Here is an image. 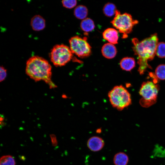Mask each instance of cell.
I'll use <instances>...</instances> for the list:
<instances>
[{"mask_svg":"<svg viewBox=\"0 0 165 165\" xmlns=\"http://www.w3.org/2000/svg\"><path fill=\"white\" fill-rule=\"evenodd\" d=\"M158 41L156 33L141 41L136 38L132 39V48L135 55L138 57V71L140 75L143 74L148 68H151L148 62L152 60L155 56Z\"/></svg>","mask_w":165,"mask_h":165,"instance_id":"obj_1","label":"cell"},{"mask_svg":"<svg viewBox=\"0 0 165 165\" xmlns=\"http://www.w3.org/2000/svg\"><path fill=\"white\" fill-rule=\"evenodd\" d=\"M26 74L36 82L43 80L51 88L56 86L51 80L52 67L48 61L38 56H33L27 61L25 69Z\"/></svg>","mask_w":165,"mask_h":165,"instance_id":"obj_2","label":"cell"},{"mask_svg":"<svg viewBox=\"0 0 165 165\" xmlns=\"http://www.w3.org/2000/svg\"><path fill=\"white\" fill-rule=\"evenodd\" d=\"M108 97L113 107L121 111L131 103L130 95L123 86L114 87L108 93Z\"/></svg>","mask_w":165,"mask_h":165,"instance_id":"obj_3","label":"cell"},{"mask_svg":"<svg viewBox=\"0 0 165 165\" xmlns=\"http://www.w3.org/2000/svg\"><path fill=\"white\" fill-rule=\"evenodd\" d=\"M138 21L133 19L130 14L127 13L121 14L117 10L115 17L111 21L113 26L119 32L123 34V37L126 38L127 35L132 30L134 26L138 23Z\"/></svg>","mask_w":165,"mask_h":165,"instance_id":"obj_4","label":"cell"},{"mask_svg":"<svg viewBox=\"0 0 165 165\" xmlns=\"http://www.w3.org/2000/svg\"><path fill=\"white\" fill-rule=\"evenodd\" d=\"M159 88L158 85L151 81L143 82L139 92L142 97L140 101L141 105L148 107L155 103Z\"/></svg>","mask_w":165,"mask_h":165,"instance_id":"obj_5","label":"cell"},{"mask_svg":"<svg viewBox=\"0 0 165 165\" xmlns=\"http://www.w3.org/2000/svg\"><path fill=\"white\" fill-rule=\"evenodd\" d=\"M73 53L69 47L64 44H58L51 49L50 57L51 61L56 66L65 65L72 59Z\"/></svg>","mask_w":165,"mask_h":165,"instance_id":"obj_6","label":"cell"},{"mask_svg":"<svg viewBox=\"0 0 165 165\" xmlns=\"http://www.w3.org/2000/svg\"><path fill=\"white\" fill-rule=\"evenodd\" d=\"M69 43L70 48L73 53L79 57L84 58L91 54V48L86 38L74 36L70 39Z\"/></svg>","mask_w":165,"mask_h":165,"instance_id":"obj_7","label":"cell"},{"mask_svg":"<svg viewBox=\"0 0 165 165\" xmlns=\"http://www.w3.org/2000/svg\"><path fill=\"white\" fill-rule=\"evenodd\" d=\"M105 141L101 138L94 136L88 140L87 145L88 148L92 151L98 152L101 150L105 145Z\"/></svg>","mask_w":165,"mask_h":165,"instance_id":"obj_8","label":"cell"},{"mask_svg":"<svg viewBox=\"0 0 165 165\" xmlns=\"http://www.w3.org/2000/svg\"><path fill=\"white\" fill-rule=\"evenodd\" d=\"M103 38L109 43L114 45L118 43L119 38L118 32L116 29L109 28L105 30L103 33Z\"/></svg>","mask_w":165,"mask_h":165,"instance_id":"obj_9","label":"cell"},{"mask_svg":"<svg viewBox=\"0 0 165 165\" xmlns=\"http://www.w3.org/2000/svg\"><path fill=\"white\" fill-rule=\"evenodd\" d=\"M101 51L103 56L108 59L114 58L117 52L116 46L114 44L110 43L104 44L102 47Z\"/></svg>","mask_w":165,"mask_h":165,"instance_id":"obj_10","label":"cell"},{"mask_svg":"<svg viewBox=\"0 0 165 165\" xmlns=\"http://www.w3.org/2000/svg\"><path fill=\"white\" fill-rule=\"evenodd\" d=\"M31 25L34 30L39 31L43 30L45 28L46 21L41 16L36 15L31 18Z\"/></svg>","mask_w":165,"mask_h":165,"instance_id":"obj_11","label":"cell"},{"mask_svg":"<svg viewBox=\"0 0 165 165\" xmlns=\"http://www.w3.org/2000/svg\"><path fill=\"white\" fill-rule=\"evenodd\" d=\"M119 64L123 70L130 71L135 67V61L133 57H125L121 60Z\"/></svg>","mask_w":165,"mask_h":165,"instance_id":"obj_12","label":"cell"},{"mask_svg":"<svg viewBox=\"0 0 165 165\" xmlns=\"http://www.w3.org/2000/svg\"><path fill=\"white\" fill-rule=\"evenodd\" d=\"M128 161V156L123 152H120L116 153L113 159L115 165H127Z\"/></svg>","mask_w":165,"mask_h":165,"instance_id":"obj_13","label":"cell"},{"mask_svg":"<svg viewBox=\"0 0 165 165\" xmlns=\"http://www.w3.org/2000/svg\"><path fill=\"white\" fill-rule=\"evenodd\" d=\"M74 13L76 17L79 19L83 20L86 18L88 15V9L84 6L79 5L74 9Z\"/></svg>","mask_w":165,"mask_h":165,"instance_id":"obj_14","label":"cell"},{"mask_svg":"<svg viewBox=\"0 0 165 165\" xmlns=\"http://www.w3.org/2000/svg\"><path fill=\"white\" fill-rule=\"evenodd\" d=\"M95 27L94 21L91 19L87 18L82 20L80 24L81 29L86 32L92 31Z\"/></svg>","mask_w":165,"mask_h":165,"instance_id":"obj_15","label":"cell"},{"mask_svg":"<svg viewBox=\"0 0 165 165\" xmlns=\"http://www.w3.org/2000/svg\"><path fill=\"white\" fill-rule=\"evenodd\" d=\"M115 5L111 3H108L104 6L103 12L107 16L111 17L115 15L117 11Z\"/></svg>","mask_w":165,"mask_h":165,"instance_id":"obj_16","label":"cell"},{"mask_svg":"<svg viewBox=\"0 0 165 165\" xmlns=\"http://www.w3.org/2000/svg\"><path fill=\"white\" fill-rule=\"evenodd\" d=\"M156 54L161 58L165 57V43L163 42L158 43L156 50Z\"/></svg>","mask_w":165,"mask_h":165,"instance_id":"obj_17","label":"cell"},{"mask_svg":"<svg viewBox=\"0 0 165 165\" xmlns=\"http://www.w3.org/2000/svg\"><path fill=\"white\" fill-rule=\"evenodd\" d=\"M16 163L13 158L10 155L2 156L0 160V165H15Z\"/></svg>","mask_w":165,"mask_h":165,"instance_id":"obj_18","label":"cell"},{"mask_svg":"<svg viewBox=\"0 0 165 165\" xmlns=\"http://www.w3.org/2000/svg\"><path fill=\"white\" fill-rule=\"evenodd\" d=\"M155 75L160 80H165V64L158 66L155 70Z\"/></svg>","mask_w":165,"mask_h":165,"instance_id":"obj_19","label":"cell"},{"mask_svg":"<svg viewBox=\"0 0 165 165\" xmlns=\"http://www.w3.org/2000/svg\"><path fill=\"white\" fill-rule=\"evenodd\" d=\"M62 3L64 7L68 9H72L76 6L77 2L75 0H66L62 1Z\"/></svg>","mask_w":165,"mask_h":165,"instance_id":"obj_20","label":"cell"},{"mask_svg":"<svg viewBox=\"0 0 165 165\" xmlns=\"http://www.w3.org/2000/svg\"><path fill=\"white\" fill-rule=\"evenodd\" d=\"M0 81L2 82L5 79L7 76L6 70L3 66H0Z\"/></svg>","mask_w":165,"mask_h":165,"instance_id":"obj_21","label":"cell"},{"mask_svg":"<svg viewBox=\"0 0 165 165\" xmlns=\"http://www.w3.org/2000/svg\"><path fill=\"white\" fill-rule=\"evenodd\" d=\"M52 145L53 146H56L57 144V141L56 136L54 134H52L50 135Z\"/></svg>","mask_w":165,"mask_h":165,"instance_id":"obj_22","label":"cell"}]
</instances>
